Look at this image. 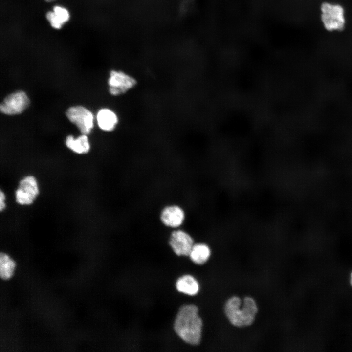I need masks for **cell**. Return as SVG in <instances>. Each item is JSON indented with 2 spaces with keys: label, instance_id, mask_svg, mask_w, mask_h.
Returning a JSON list of instances; mask_svg holds the SVG:
<instances>
[{
  "label": "cell",
  "instance_id": "cell-13",
  "mask_svg": "<svg viewBox=\"0 0 352 352\" xmlns=\"http://www.w3.org/2000/svg\"><path fill=\"white\" fill-rule=\"evenodd\" d=\"M177 289L189 295L196 294L199 290V285L192 276L186 275L180 277L176 283Z\"/></svg>",
  "mask_w": 352,
  "mask_h": 352
},
{
  "label": "cell",
  "instance_id": "cell-16",
  "mask_svg": "<svg viewBox=\"0 0 352 352\" xmlns=\"http://www.w3.org/2000/svg\"><path fill=\"white\" fill-rule=\"evenodd\" d=\"M5 196L4 193L0 190V210L2 211L6 206L5 203Z\"/></svg>",
  "mask_w": 352,
  "mask_h": 352
},
{
  "label": "cell",
  "instance_id": "cell-11",
  "mask_svg": "<svg viewBox=\"0 0 352 352\" xmlns=\"http://www.w3.org/2000/svg\"><path fill=\"white\" fill-rule=\"evenodd\" d=\"M46 18L51 26L58 29L69 20L70 15L66 8L60 6H55L52 11L47 13Z\"/></svg>",
  "mask_w": 352,
  "mask_h": 352
},
{
  "label": "cell",
  "instance_id": "cell-6",
  "mask_svg": "<svg viewBox=\"0 0 352 352\" xmlns=\"http://www.w3.org/2000/svg\"><path fill=\"white\" fill-rule=\"evenodd\" d=\"M29 99L26 94L19 91L8 95L0 104V111L5 114L13 115L22 112L28 106Z\"/></svg>",
  "mask_w": 352,
  "mask_h": 352
},
{
  "label": "cell",
  "instance_id": "cell-9",
  "mask_svg": "<svg viewBox=\"0 0 352 352\" xmlns=\"http://www.w3.org/2000/svg\"><path fill=\"white\" fill-rule=\"evenodd\" d=\"M185 214L183 209L177 205L165 207L160 214V220L166 226L176 228L183 222Z\"/></svg>",
  "mask_w": 352,
  "mask_h": 352
},
{
  "label": "cell",
  "instance_id": "cell-2",
  "mask_svg": "<svg viewBox=\"0 0 352 352\" xmlns=\"http://www.w3.org/2000/svg\"><path fill=\"white\" fill-rule=\"evenodd\" d=\"M225 313L230 323L235 326L243 327L250 325L258 311L255 300L246 297L242 301L239 297L229 298L224 307Z\"/></svg>",
  "mask_w": 352,
  "mask_h": 352
},
{
  "label": "cell",
  "instance_id": "cell-8",
  "mask_svg": "<svg viewBox=\"0 0 352 352\" xmlns=\"http://www.w3.org/2000/svg\"><path fill=\"white\" fill-rule=\"evenodd\" d=\"M193 243L194 241L191 236L183 230L173 231L170 237L169 244L174 252L178 256L189 255Z\"/></svg>",
  "mask_w": 352,
  "mask_h": 352
},
{
  "label": "cell",
  "instance_id": "cell-17",
  "mask_svg": "<svg viewBox=\"0 0 352 352\" xmlns=\"http://www.w3.org/2000/svg\"><path fill=\"white\" fill-rule=\"evenodd\" d=\"M351 284L352 286V273L351 274Z\"/></svg>",
  "mask_w": 352,
  "mask_h": 352
},
{
  "label": "cell",
  "instance_id": "cell-1",
  "mask_svg": "<svg viewBox=\"0 0 352 352\" xmlns=\"http://www.w3.org/2000/svg\"><path fill=\"white\" fill-rule=\"evenodd\" d=\"M198 312V309L195 305L182 306L174 325V330L179 337L193 345H198L201 337L202 321Z\"/></svg>",
  "mask_w": 352,
  "mask_h": 352
},
{
  "label": "cell",
  "instance_id": "cell-10",
  "mask_svg": "<svg viewBox=\"0 0 352 352\" xmlns=\"http://www.w3.org/2000/svg\"><path fill=\"white\" fill-rule=\"evenodd\" d=\"M96 119L99 128L106 132L113 131L118 123L116 113L108 108L100 109L97 112Z\"/></svg>",
  "mask_w": 352,
  "mask_h": 352
},
{
  "label": "cell",
  "instance_id": "cell-4",
  "mask_svg": "<svg viewBox=\"0 0 352 352\" xmlns=\"http://www.w3.org/2000/svg\"><path fill=\"white\" fill-rule=\"evenodd\" d=\"M109 90L111 95L118 96L126 93L136 85V79L129 74L118 70H112L108 79Z\"/></svg>",
  "mask_w": 352,
  "mask_h": 352
},
{
  "label": "cell",
  "instance_id": "cell-12",
  "mask_svg": "<svg viewBox=\"0 0 352 352\" xmlns=\"http://www.w3.org/2000/svg\"><path fill=\"white\" fill-rule=\"evenodd\" d=\"M66 146L74 152L83 154L88 153L90 149V144L86 134H83L77 138L68 135L66 140Z\"/></svg>",
  "mask_w": 352,
  "mask_h": 352
},
{
  "label": "cell",
  "instance_id": "cell-7",
  "mask_svg": "<svg viewBox=\"0 0 352 352\" xmlns=\"http://www.w3.org/2000/svg\"><path fill=\"white\" fill-rule=\"evenodd\" d=\"M39 194L36 178L31 176L22 179L16 191V202L22 205L32 204Z\"/></svg>",
  "mask_w": 352,
  "mask_h": 352
},
{
  "label": "cell",
  "instance_id": "cell-3",
  "mask_svg": "<svg viewBox=\"0 0 352 352\" xmlns=\"http://www.w3.org/2000/svg\"><path fill=\"white\" fill-rule=\"evenodd\" d=\"M321 20L326 30L341 31L345 24L344 10L338 4L324 2L321 6Z\"/></svg>",
  "mask_w": 352,
  "mask_h": 352
},
{
  "label": "cell",
  "instance_id": "cell-5",
  "mask_svg": "<svg viewBox=\"0 0 352 352\" xmlns=\"http://www.w3.org/2000/svg\"><path fill=\"white\" fill-rule=\"evenodd\" d=\"M67 118L75 124L81 132L89 134L93 127V115L88 109L83 106L70 107L66 112Z\"/></svg>",
  "mask_w": 352,
  "mask_h": 352
},
{
  "label": "cell",
  "instance_id": "cell-15",
  "mask_svg": "<svg viewBox=\"0 0 352 352\" xmlns=\"http://www.w3.org/2000/svg\"><path fill=\"white\" fill-rule=\"evenodd\" d=\"M15 263L7 254L1 253L0 255V275L4 280L10 278L13 274Z\"/></svg>",
  "mask_w": 352,
  "mask_h": 352
},
{
  "label": "cell",
  "instance_id": "cell-18",
  "mask_svg": "<svg viewBox=\"0 0 352 352\" xmlns=\"http://www.w3.org/2000/svg\"><path fill=\"white\" fill-rule=\"evenodd\" d=\"M45 0L47 1H53V0Z\"/></svg>",
  "mask_w": 352,
  "mask_h": 352
},
{
  "label": "cell",
  "instance_id": "cell-14",
  "mask_svg": "<svg viewBox=\"0 0 352 352\" xmlns=\"http://www.w3.org/2000/svg\"><path fill=\"white\" fill-rule=\"evenodd\" d=\"M211 255L209 247L203 243H198L193 245L189 256L191 260L196 264H202L205 263Z\"/></svg>",
  "mask_w": 352,
  "mask_h": 352
}]
</instances>
